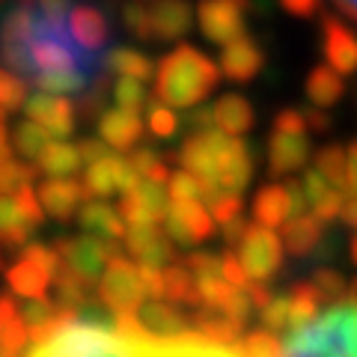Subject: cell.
<instances>
[{
	"mask_svg": "<svg viewBox=\"0 0 357 357\" xmlns=\"http://www.w3.org/2000/svg\"><path fill=\"white\" fill-rule=\"evenodd\" d=\"M69 13L45 9L39 0H18L0 18V60L39 89L84 93L102 72H110L107 54L75 39Z\"/></svg>",
	"mask_w": 357,
	"mask_h": 357,
	"instance_id": "6da1fadb",
	"label": "cell"
},
{
	"mask_svg": "<svg viewBox=\"0 0 357 357\" xmlns=\"http://www.w3.org/2000/svg\"><path fill=\"white\" fill-rule=\"evenodd\" d=\"M218 66L191 45H178L155 69V96L170 107H197L215 93Z\"/></svg>",
	"mask_w": 357,
	"mask_h": 357,
	"instance_id": "7a4b0ae2",
	"label": "cell"
},
{
	"mask_svg": "<svg viewBox=\"0 0 357 357\" xmlns=\"http://www.w3.org/2000/svg\"><path fill=\"white\" fill-rule=\"evenodd\" d=\"M60 253L57 248H48V244H39V241H30L21 248L18 262L6 271V280L13 286L15 295H24V298H45L48 289L54 283V274L60 268Z\"/></svg>",
	"mask_w": 357,
	"mask_h": 357,
	"instance_id": "3957f363",
	"label": "cell"
},
{
	"mask_svg": "<svg viewBox=\"0 0 357 357\" xmlns=\"http://www.w3.org/2000/svg\"><path fill=\"white\" fill-rule=\"evenodd\" d=\"M54 248H57L60 259L69 265L72 271H77L89 283H96V280H102L107 262L119 253V241L96 236V232H84V236H75V238H69V236L57 238Z\"/></svg>",
	"mask_w": 357,
	"mask_h": 357,
	"instance_id": "277c9868",
	"label": "cell"
},
{
	"mask_svg": "<svg viewBox=\"0 0 357 357\" xmlns=\"http://www.w3.org/2000/svg\"><path fill=\"white\" fill-rule=\"evenodd\" d=\"M98 298L114 312H137L143 307V298H146V289H143V280H140V268H134L126 256L116 253L102 274Z\"/></svg>",
	"mask_w": 357,
	"mask_h": 357,
	"instance_id": "5b68a950",
	"label": "cell"
},
{
	"mask_svg": "<svg viewBox=\"0 0 357 357\" xmlns=\"http://www.w3.org/2000/svg\"><path fill=\"white\" fill-rule=\"evenodd\" d=\"M238 256L248 274L253 280L268 283L271 277L283 268V244L280 236H274L271 227H262V223H250L248 232L238 241Z\"/></svg>",
	"mask_w": 357,
	"mask_h": 357,
	"instance_id": "8992f818",
	"label": "cell"
},
{
	"mask_svg": "<svg viewBox=\"0 0 357 357\" xmlns=\"http://www.w3.org/2000/svg\"><path fill=\"white\" fill-rule=\"evenodd\" d=\"M250 9L248 0H203L197 9L199 30L215 45H229L238 36H244V13Z\"/></svg>",
	"mask_w": 357,
	"mask_h": 357,
	"instance_id": "52a82bcc",
	"label": "cell"
},
{
	"mask_svg": "<svg viewBox=\"0 0 357 357\" xmlns=\"http://www.w3.org/2000/svg\"><path fill=\"white\" fill-rule=\"evenodd\" d=\"M164 229L170 232L176 244H203L215 236V215L211 208L203 206V199H191V203H173L164 215Z\"/></svg>",
	"mask_w": 357,
	"mask_h": 357,
	"instance_id": "ba28073f",
	"label": "cell"
},
{
	"mask_svg": "<svg viewBox=\"0 0 357 357\" xmlns=\"http://www.w3.org/2000/svg\"><path fill=\"white\" fill-rule=\"evenodd\" d=\"M75 105L69 98H60V93H48V89H39L36 96L27 98L24 114L39 122V126L51 134L54 140H69L75 131Z\"/></svg>",
	"mask_w": 357,
	"mask_h": 357,
	"instance_id": "9c48e42d",
	"label": "cell"
},
{
	"mask_svg": "<svg viewBox=\"0 0 357 357\" xmlns=\"http://www.w3.org/2000/svg\"><path fill=\"white\" fill-rule=\"evenodd\" d=\"M126 248L128 253L137 259L140 265H170L176 259V248H173V238L170 232L161 229L158 223H137V227H128L126 232Z\"/></svg>",
	"mask_w": 357,
	"mask_h": 357,
	"instance_id": "30bf717a",
	"label": "cell"
},
{
	"mask_svg": "<svg viewBox=\"0 0 357 357\" xmlns=\"http://www.w3.org/2000/svg\"><path fill=\"white\" fill-rule=\"evenodd\" d=\"M39 199L54 220H72L77 218V211L89 199V194L84 182H75L72 176H48L39 188Z\"/></svg>",
	"mask_w": 357,
	"mask_h": 357,
	"instance_id": "8fae6325",
	"label": "cell"
},
{
	"mask_svg": "<svg viewBox=\"0 0 357 357\" xmlns=\"http://www.w3.org/2000/svg\"><path fill=\"white\" fill-rule=\"evenodd\" d=\"M310 137L307 131H274L268 140V173L292 176L310 161Z\"/></svg>",
	"mask_w": 357,
	"mask_h": 357,
	"instance_id": "7c38bea8",
	"label": "cell"
},
{
	"mask_svg": "<svg viewBox=\"0 0 357 357\" xmlns=\"http://www.w3.org/2000/svg\"><path fill=\"white\" fill-rule=\"evenodd\" d=\"M321 51L340 75H357V33L340 18H321Z\"/></svg>",
	"mask_w": 357,
	"mask_h": 357,
	"instance_id": "4fadbf2b",
	"label": "cell"
},
{
	"mask_svg": "<svg viewBox=\"0 0 357 357\" xmlns=\"http://www.w3.org/2000/svg\"><path fill=\"white\" fill-rule=\"evenodd\" d=\"M152 42L182 39L191 30V0H146Z\"/></svg>",
	"mask_w": 357,
	"mask_h": 357,
	"instance_id": "5bb4252c",
	"label": "cell"
},
{
	"mask_svg": "<svg viewBox=\"0 0 357 357\" xmlns=\"http://www.w3.org/2000/svg\"><path fill=\"white\" fill-rule=\"evenodd\" d=\"M265 66V54L259 48V42L250 39L248 33L238 36L236 42H229L220 54V72L229 77L232 84H248Z\"/></svg>",
	"mask_w": 357,
	"mask_h": 357,
	"instance_id": "9a60e30c",
	"label": "cell"
},
{
	"mask_svg": "<svg viewBox=\"0 0 357 357\" xmlns=\"http://www.w3.org/2000/svg\"><path fill=\"white\" fill-rule=\"evenodd\" d=\"M137 319L152 340H178V337H188V333L194 331L191 319L182 316V310L176 307V301L164 304V301L152 298L149 304H143L137 310Z\"/></svg>",
	"mask_w": 357,
	"mask_h": 357,
	"instance_id": "2e32d148",
	"label": "cell"
},
{
	"mask_svg": "<svg viewBox=\"0 0 357 357\" xmlns=\"http://www.w3.org/2000/svg\"><path fill=\"white\" fill-rule=\"evenodd\" d=\"M253 167H256V155L250 149V143L232 134L229 146H227V152H223L220 170H218V182L223 185V191L241 194L253 178Z\"/></svg>",
	"mask_w": 357,
	"mask_h": 357,
	"instance_id": "e0dca14e",
	"label": "cell"
},
{
	"mask_svg": "<svg viewBox=\"0 0 357 357\" xmlns=\"http://www.w3.org/2000/svg\"><path fill=\"white\" fill-rule=\"evenodd\" d=\"M98 134H102L116 152H131L143 137V122L134 110H126V107L105 110V114L98 116Z\"/></svg>",
	"mask_w": 357,
	"mask_h": 357,
	"instance_id": "ac0fdd59",
	"label": "cell"
},
{
	"mask_svg": "<svg viewBox=\"0 0 357 357\" xmlns=\"http://www.w3.org/2000/svg\"><path fill=\"white\" fill-rule=\"evenodd\" d=\"M77 223H81L86 232H96V236H105L114 241H122L128 232V223L122 218V211L102 203V199H86L81 211H77Z\"/></svg>",
	"mask_w": 357,
	"mask_h": 357,
	"instance_id": "d6986e66",
	"label": "cell"
},
{
	"mask_svg": "<svg viewBox=\"0 0 357 357\" xmlns=\"http://www.w3.org/2000/svg\"><path fill=\"white\" fill-rule=\"evenodd\" d=\"M191 325H194V331H197L203 340H208V342H220V345H241L244 333H248L241 321L229 319L227 312L203 310V307L194 310Z\"/></svg>",
	"mask_w": 357,
	"mask_h": 357,
	"instance_id": "ffe728a7",
	"label": "cell"
},
{
	"mask_svg": "<svg viewBox=\"0 0 357 357\" xmlns=\"http://www.w3.org/2000/svg\"><path fill=\"white\" fill-rule=\"evenodd\" d=\"M292 218V199L286 185H262L253 197V220L262 227H283Z\"/></svg>",
	"mask_w": 357,
	"mask_h": 357,
	"instance_id": "44dd1931",
	"label": "cell"
},
{
	"mask_svg": "<svg viewBox=\"0 0 357 357\" xmlns=\"http://www.w3.org/2000/svg\"><path fill=\"white\" fill-rule=\"evenodd\" d=\"M69 24L75 39L84 45L89 51H105V45L110 39V24L102 9H93V6H72L69 13Z\"/></svg>",
	"mask_w": 357,
	"mask_h": 357,
	"instance_id": "7402d4cb",
	"label": "cell"
},
{
	"mask_svg": "<svg viewBox=\"0 0 357 357\" xmlns=\"http://www.w3.org/2000/svg\"><path fill=\"white\" fill-rule=\"evenodd\" d=\"M325 223H321L316 215H295L289 218L283 223V244L286 250L292 256H310L316 253V248L321 244V238H325Z\"/></svg>",
	"mask_w": 357,
	"mask_h": 357,
	"instance_id": "603a6c76",
	"label": "cell"
},
{
	"mask_svg": "<svg viewBox=\"0 0 357 357\" xmlns=\"http://www.w3.org/2000/svg\"><path fill=\"white\" fill-rule=\"evenodd\" d=\"M304 93L310 98V105L316 107H333L342 102L345 96V84H342V75L333 69V66H316V69L310 72L307 84H304Z\"/></svg>",
	"mask_w": 357,
	"mask_h": 357,
	"instance_id": "cb8c5ba5",
	"label": "cell"
},
{
	"mask_svg": "<svg viewBox=\"0 0 357 357\" xmlns=\"http://www.w3.org/2000/svg\"><path fill=\"white\" fill-rule=\"evenodd\" d=\"M33 223L21 215L15 197L0 194V244L3 248H24L33 238Z\"/></svg>",
	"mask_w": 357,
	"mask_h": 357,
	"instance_id": "d4e9b609",
	"label": "cell"
},
{
	"mask_svg": "<svg viewBox=\"0 0 357 357\" xmlns=\"http://www.w3.org/2000/svg\"><path fill=\"white\" fill-rule=\"evenodd\" d=\"M215 116H218V128L227 131V134H236L241 137L244 131L253 128V107L244 96H220L215 102Z\"/></svg>",
	"mask_w": 357,
	"mask_h": 357,
	"instance_id": "484cf974",
	"label": "cell"
},
{
	"mask_svg": "<svg viewBox=\"0 0 357 357\" xmlns=\"http://www.w3.org/2000/svg\"><path fill=\"white\" fill-rule=\"evenodd\" d=\"M36 164L45 176H75V173H81V167H84V155L77 146H72V143L51 140Z\"/></svg>",
	"mask_w": 357,
	"mask_h": 357,
	"instance_id": "4316f807",
	"label": "cell"
},
{
	"mask_svg": "<svg viewBox=\"0 0 357 357\" xmlns=\"http://www.w3.org/2000/svg\"><path fill=\"white\" fill-rule=\"evenodd\" d=\"M319 304H321V295H319V289L312 286V280L295 283L289 289V331L310 325V321L319 316Z\"/></svg>",
	"mask_w": 357,
	"mask_h": 357,
	"instance_id": "83f0119b",
	"label": "cell"
},
{
	"mask_svg": "<svg viewBox=\"0 0 357 357\" xmlns=\"http://www.w3.org/2000/svg\"><path fill=\"white\" fill-rule=\"evenodd\" d=\"M51 140H54L51 134L45 131L39 122H33L30 116L21 119L18 126L13 128V146H15V152H18L24 161H39V155L48 149Z\"/></svg>",
	"mask_w": 357,
	"mask_h": 357,
	"instance_id": "f1b7e54d",
	"label": "cell"
},
{
	"mask_svg": "<svg viewBox=\"0 0 357 357\" xmlns=\"http://www.w3.org/2000/svg\"><path fill=\"white\" fill-rule=\"evenodd\" d=\"M107 69L114 75H128L137 77V81H146V77L155 75V63L134 48H114L107 51Z\"/></svg>",
	"mask_w": 357,
	"mask_h": 357,
	"instance_id": "f546056e",
	"label": "cell"
},
{
	"mask_svg": "<svg viewBox=\"0 0 357 357\" xmlns=\"http://www.w3.org/2000/svg\"><path fill=\"white\" fill-rule=\"evenodd\" d=\"M164 277H167V298L176 304H191L197 310L199 298H197V280L188 265H164Z\"/></svg>",
	"mask_w": 357,
	"mask_h": 357,
	"instance_id": "4dcf8cb0",
	"label": "cell"
},
{
	"mask_svg": "<svg viewBox=\"0 0 357 357\" xmlns=\"http://www.w3.org/2000/svg\"><path fill=\"white\" fill-rule=\"evenodd\" d=\"M316 167L340 188V191H349V152L342 146H337V143L325 146L316 155Z\"/></svg>",
	"mask_w": 357,
	"mask_h": 357,
	"instance_id": "1f68e13d",
	"label": "cell"
},
{
	"mask_svg": "<svg viewBox=\"0 0 357 357\" xmlns=\"http://www.w3.org/2000/svg\"><path fill=\"white\" fill-rule=\"evenodd\" d=\"M128 161H131V167L137 170L143 178H155V182H170V167H167V161L161 158L155 149H149V146H143V149H131V155H128Z\"/></svg>",
	"mask_w": 357,
	"mask_h": 357,
	"instance_id": "d6a6232c",
	"label": "cell"
},
{
	"mask_svg": "<svg viewBox=\"0 0 357 357\" xmlns=\"http://www.w3.org/2000/svg\"><path fill=\"white\" fill-rule=\"evenodd\" d=\"M146 81H137V77H128V75H119V81L114 84V102L116 107H126L140 114L143 105H149V96H146Z\"/></svg>",
	"mask_w": 357,
	"mask_h": 357,
	"instance_id": "836d02e7",
	"label": "cell"
},
{
	"mask_svg": "<svg viewBox=\"0 0 357 357\" xmlns=\"http://www.w3.org/2000/svg\"><path fill=\"white\" fill-rule=\"evenodd\" d=\"M241 354L244 357H283V345L277 342L274 331L259 328V331H248V333H244Z\"/></svg>",
	"mask_w": 357,
	"mask_h": 357,
	"instance_id": "e575fe53",
	"label": "cell"
},
{
	"mask_svg": "<svg viewBox=\"0 0 357 357\" xmlns=\"http://www.w3.org/2000/svg\"><path fill=\"white\" fill-rule=\"evenodd\" d=\"M312 286L319 289V295L325 304H337V301H342L349 295V283H345V277L337 271V268H316Z\"/></svg>",
	"mask_w": 357,
	"mask_h": 357,
	"instance_id": "d590c367",
	"label": "cell"
},
{
	"mask_svg": "<svg viewBox=\"0 0 357 357\" xmlns=\"http://www.w3.org/2000/svg\"><path fill=\"white\" fill-rule=\"evenodd\" d=\"M39 173H42L39 164H18V161L0 164V194H15L21 185L33 182Z\"/></svg>",
	"mask_w": 357,
	"mask_h": 357,
	"instance_id": "8d00e7d4",
	"label": "cell"
},
{
	"mask_svg": "<svg viewBox=\"0 0 357 357\" xmlns=\"http://www.w3.org/2000/svg\"><path fill=\"white\" fill-rule=\"evenodd\" d=\"M122 24H126L128 33H134L143 42H152V30H149V13H146V0H128L119 9Z\"/></svg>",
	"mask_w": 357,
	"mask_h": 357,
	"instance_id": "74e56055",
	"label": "cell"
},
{
	"mask_svg": "<svg viewBox=\"0 0 357 357\" xmlns=\"http://www.w3.org/2000/svg\"><path fill=\"white\" fill-rule=\"evenodd\" d=\"M27 81L24 77H15V75H9L0 69V107L6 110H21L27 105Z\"/></svg>",
	"mask_w": 357,
	"mask_h": 357,
	"instance_id": "f35d334b",
	"label": "cell"
},
{
	"mask_svg": "<svg viewBox=\"0 0 357 357\" xmlns=\"http://www.w3.org/2000/svg\"><path fill=\"white\" fill-rule=\"evenodd\" d=\"M149 131L155 134V137H173V134L178 131V116L173 114L170 105H164L161 98L158 102H149Z\"/></svg>",
	"mask_w": 357,
	"mask_h": 357,
	"instance_id": "ab89813d",
	"label": "cell"
},
{
	"mask_svg": "<svg viewBox=\"0 0 357 357\" xmlns=\"http://www.w3.org/2000/svg\"><path fill=\"white\" fill-rule=\"evenodd\" d=\"M170 199L173 203H191V199H203V188H199V178L191 170H178L170 176Z\"/></svg>",
	"mask_w": 357,
	"mask_h": 357,
	"instance_id": "60d3db41",
	"label": "cell"
},
{
	"mask_svg": "<svg viewBox=\"0 0 357 357\" xmlns=\"http://www.w3.org/2000/svg\"><path fill=\"white\" fill-rule=\"evenodd\" d=\"M259 321H262V328L268 331H274V333H283L289 331V295H274L271 298V304H265L259 310Z\"/></svg>",
	"mask_w": 357,
	"mask_h": 357,
	"instance_id": "b9f144b4",
	"label": "cell"
},
{
	"mask_svg": "<svg viewBox=\"0 0 357 357\" xmlns=\"http://www.w3.org/2000/svg\"><path fill=\"white\" fill-rule=\"evenodd\" d=\"M182 262L191 268L194 277H223V256L197 250V253H191V256H185Z\"/></svg>",
	"mask_w": 357,
	"mask_h": 357,
	"instance_id": "7bdbcfd3",
	"label": "cell"
},
{
	"mask_svg": "<svg viewBox=\"0 0 357 357\" xmlns=\"http://www.w3.org/2000/svg\"><path fill=\"white\" fill-rule=\"evenodd\" d=\"M15 203H18V208H21V215H24V218L33 223V227H42V220H45L42 208H45V206H39L42 199H36L33 182H27V185L18 188V191H15Z\"/></svg>",
	"mask_w": 357,
	"mask_h": 357,
	"instance_id": "ee69618b",
	"label": "cell"
},
{
	"mask_svg": "<svg viewBox=\"0 0 357 357\" xmlns=\"http://www.w3.org/2000/svg\"><path fill=\"white\" fill-rule=\"evenodd\" d=\"M140 280H143V289H146V298H155V301L167 298L164 268H158V265H140Z\"/></svg>",
	"mask_w": 357,
	"mask_h": 357,
	"instance_id": "f6af8a7d",
	"label": "cell"
},
{
	"mask_svg": "<svg viewBox=\"0 0 357 357\" xmlns=\"http://www.w3.org/2000/svg\"><path fill=\"white\" fill-rule=\"evenodd\" d=\"M208 208H211V215H215V220H218V223H227V220H232V218H238V215H241L244 203H241V194L223 191V194H220V197H218Z\"/></svg>",
	"mask_w": 357,
	"mask_h": 357,
	"instance_id": "bcb514c9",
	"label": "cell"
},
{
	"mask_svg": "<svg viewBox=\"0 0 357 357\" xmlns=\"http://www.w3.org/2000/svg\"><path fill=\"white\" fill-rule=\"evenodd\" d=\"M223 277L232 283V286H241V289H248L253 283V277L248 274V268H244V262H238V256L227 250L223 253Z\"/></svg>",
	"mask_w": 357,
	"mask_h": 357,
	"instance_id": "7dc6e473",
	"label": "cell"
},
{
	"mask_svg": "<svg viewBox=\"0 0 357 357\" xmlns=\"http://www.w3.org/2000/svg\"><path fill=\"white\" fill-rule=\"evenodd\" d=\"M188 131H211L218 126V116H215V105H197L191 114H188Z\"/></svg>",
	"mask_w": 357,
	"mask_h": 357,
	"instance_id": "c3c4849f",
	"label": "cell"
},
{
	"mask_svg": "<svg viewBox=\"0 0 357 357\" xmlns=\"http://www.w3.org/2000/svg\"><path fill=\"white\" fill-rule=\"evenodd\" d=\"M307 110H295V107H286L277 114L274 119V131H307Z\"/></svg>",
	"mask_w": 357,
	"mask_h": 357,
	"instance_id": "681fc988",
	"label": "cell"
},
{
	"mask_svg": "<svg viewBox=\"0 0 357 357\" xmlns=\"http://www.w3.org/2000/svg\"><path fill=\"white\" fill-rule=\"evenodd\" d=\"M286 188H289V199H292V218L295 215H307L310 211V197H307L304 178H289Z\"/></svg>",
	"mask_w": 357,
	"mask_h": 357,
	"instance_id": "f907efd6",
	"label": "cell"
},
{
	"mask_svg": "<svg viewBox=\"0 0 357 357\" xmlns=\"http://www.w3.org/2000/svg\"><path fill=\"white\" fill-rule=\"evenodd\" d=\"M280 6L295 18H312L321 13V0H280Z\"/></svg>",
	"mask_w": 357,
	"mask_h": 357,
	"instance_id": "816d5d0a",
	"label": "cell"
},
{
	"mask_svg": "<svg viewBox=\"0 0 357 357\" xmlns=\"http://www.w3.org/2000/svg\"><path fill=\"white\" fill-rule=\"evenodd\" d=\"M77 149H81V155H84V167L86 164H93V161H98V158H102V155H107L110 149H114V146H110V143L102 137V140H96V137H86V140H81V143H77Z\"/></svg>",
	"mask_w": 357,
	"mask_h": 357,
	"instance_id": "f5cc1de1",
	"label": "cell"
},
{
	"mask_svg": "<svg viewBox=\"0 0 357 357\" xmlns=\"http://www.w3.org/2000/svg\"><path fill=\"white\" fill-rule=\"evenodd\" d=\"M248 227H250V223L244 220V215H238V218H232L227 223H220V238L227 241V244H238L241 236L248 232Z\"/></svg>",
	"mask_w": 357,
	"mask_h": 357,
	"instance_id": "db71d44e",
	"label": "cell"
},
{
	"mask_svg": "<svg viewBox=\"0 0 357 357\" xmlns=\"http://www.w3.org/2000/svg\"><path fill=\"white\" fill-rule=\"evenodd\" d=\"M307 126H310V131L328 134V131H331V116H328L321 107H316V110H307Z\"/></svg>",
	"mask_w": 357,
	"mask_h": 357,
	"instance_id": "11a10c76",
	"label": "cell"
},
{
	"mask_svg": "<svg viewBox=\"0 0 357 357\" xmlns=\"http://www.w3.org/2000/svg\"><path fill=\"white\" fill-rule=\"evenodd\" d=\"M349 194L357 197V140L349 146Z\"/></svg>",
	"mask_w": 357,
	"mask_h": 357,
	"instance_id": "9f6ffc18",
	"label": "cell"
},
{
	"mask_svg": "<svg viewBox=\"0 0 357 357\" xmlns=\"http://www.w3.org/2000/svg\"><path fill=\"white\" fill-rule=\"evenodd\" d=\"M340 220L357 229V197L354 194H345V206H342V218Z\"/></svg>",
	"mask_w": 357,
	"mask_h": 357,
	"instance_id": "6f0895ef",
	"label": "cell"
},
{
	"mask_svg": "<svg viewBox=\"0 0 357 357\" xmlns=\"http://www.w3.org/2000/svg\"><path fill=\"white\" fill-rule=\"evenodd\" d=\"M13 143H9V134H6V126H3V119H0V164H6V161H13Z\"/></svg>",
	"mask_w": 357,
	"mask_h": 357,
	"instance_id": "680465c9",
	"label": "cell"
},
{
	"mask_svg": "<svg viewBox=\"0 0 357 357\" xmlns=\"http://www.w3.org/2000/svg\"><path fill=\"white\" fill-rule=\"evenodd\" d=\"M333 3H337V6H340L349 18H354V21H357V0H333Z\"/></svg>",
	"mask_w": 357,
	"mask_h": 357,
	"instance_id": "91938a15",
	"label": "cell"
},
{
	"mask_svg": "<svg viewBox=\"0 0 357 357\" xmlns=\"http://www.w3.org/2000/svg\"><path fill=\"white\" fill-rule=\"evenodd\" d=\"M345 301L357 307V280H354V283H349V295H345Z\"/></svg>",
	"mask_w": 357,
	"mask_h": 357,
	"instance_id": "94428289",
	"label": "cell"
},
{
	"mask_svg": "<svg viewBox=\"0 0 357 357\" xmlns=\"http://www.w3.org/2000/svg\"><path fill=\"white\" fill-rule=\"evenodd\" d=\"M349 253H351V259H354V265H357V236H354L351 244H349Z\"/></svg>",
	"mask_w": 357,
	"mask_h": 357,
	"instance_id": "6125c7cd",
	"label": "cell"
}]
</instances>
